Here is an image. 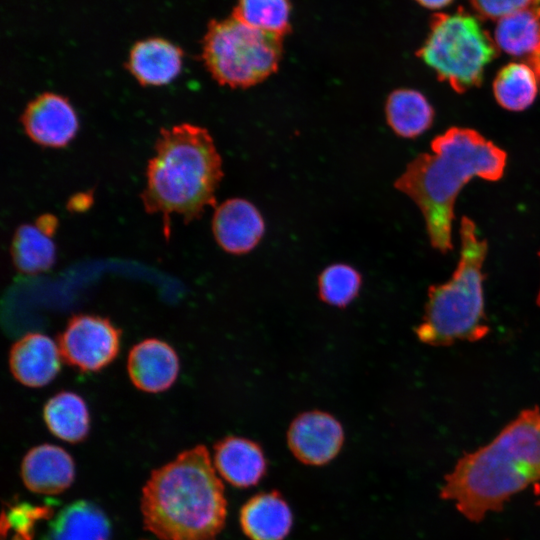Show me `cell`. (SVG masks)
Instances as JSON below:
<instances>
[{"instance_id": "obj_1", "label": "cell", "mask_w": 540, "mask_h": 540, "mask_svg": "<svg viewBox=\"0 0 540 540\" xmlns=\"http://www.w3.org/2000/svg\"><path fill=\"white\" fill-rule=\"evenodd\" d=\"M507 154L474 129L451 127L431 142V153L410 161L395 188L420 209L431 245L442 253L452 250L454 205L472 178L497 181Z\"/></svg>"}, {"instance_id": "obj_2", "label": "cell", "mask_w": 540, "mask_h": 540, "mask_svg": "<svg viewBox=\"0 0 540 540\" xmlns=\"http://www.w3.org/2000/svg\"><path fill=\"white\" fill-rule=\"evenodd\" d=\"M536 481H540L537 407L522 411L490 443L460 458L445 477L440 494L466 518L478 522Z\"/></svg>"}, {"instance_id": "obj_3", "label": "cell", "mask_w": 540, "mask_h": 540, "mask_svg": "<svg viewBox=\"0 0 540 540\" xmlns=\"http://www.w3.org/2000/svg\"><path fill=\"white\" fill-rule=\"evenodd\" d=\"M144 526L161 540H215L227 501L205 446L197 445L154 470L143 488Z\"/></svg>"}, {"instance_id": "obj_4", "label": "cell", "mask_w": 540, "mask_h": 540, "mask_svg": "<svg viewBox=\"0 0 540 540\" xmlns=\"http://www.w3.org/2000/svg\"><path fill=\"white\" fill-rule=\"evenodd\" d=\"M154 151L140 198L147 213L161 215L169 238L172 214L189 223L215 205L222 159L208 130L190 123L161 128Z\"/></svg>"}, {"instance_id": "obj_5", "label": "cell", "mask_w": 540, "mask_h": 540, "mask_svg": "<svg viewBox=\"0 0 540 540\" xmlns=\"http://www.w3.org/2000/svg\"><path fill=\"white\" fill-rule=\"evenodd\" d=\"M460 258L452 277L430 286L423 321L416 328L420 341L432 346H449L456 341H477L487 335L482 266L487 241L480 238L473 220L460 222Z\"/></svg>"}, {"instance_id": "obj_6", "label": "cell", "mask_w": 540, "mask_h": 540, "mask_svg": "<svg viewBox=\"0 0 540 540\" xmlns=\"http://www.w3.org/2000/svg\"><path fill=\"white\" fill-rule=\"evenodd\" d=\"M283 39L253 28L232 15L213 19L202 39L201 59L218 84L249 88L278 70Z\"/></svg>"}, {"instance_id": "obj_7", "label": "cell", "mask_w": 540, "mask_h": 540, "mask_svg": "<svg viewBox=\"0 0 540 540\" xmlns=\"http://www.w3.org/2000/svg\"><path fill=\"white\" fill-rule=\"evenodd\" d=\"M499 50L474 16L458 11L433 15L428 36L416 55L440 81L464 93L482 83L485 67Z\"/></svg>"}, {"instance_id": "obj_8", "label": "cell", "mask_w": 540, "mask_h": 540, "mask_svg": "<svg viewBox=\"0 0 540 540\" xmlns=\"http://www.w3.org/2000/svg\"><path fill=\"white\" fill-rule=\"evenodd\" d=\"M121 330L108 318L73 315L58 337L62 359L83 372H97L117 357Z\"/></svg>"}, {"instance_id": "obj_9", "label": "cell", "mask_w": 540, "mask_h": 540, "mask_svg": "<svg viewBox=\"0 0 540 540\" xmlns=\"http://www.w3.org/2000/svg\"><path fill=\"white\" fill-rule=\"evenodd\" d=\"M26 135L38 145L65 147L76 135L79 121L69 100L53 92L32 99L20 116Z\"/></svg>"}, {"instance_id": "obj_10", "label": "cell", "mask_w": 540, "mask_h": 540, "mask_svg": "<svg viewBox=\"0 0 540 540\" xmlns=\"http://www.w3.org/2000/svg\"><path fill=\"white\" fill-rule=\"evenodd\" d=\"M287 441L300 462L321 466L337 456L343 445L344 432L331 414L309 411L297 416L290 424Z\"/></svg>"}, {"instance_id": "obj_11", "label": "cell", "mask_w": 540, "mask_h": 540, "mask_svg": "<svg viewBox=\"0 0 540 540\" xmlns=\"http://www.w3.org/2000/svg\"><path fill=\"white\" fill-rule=\"evenodd\" d=\"M212 231L226 252L241 255L253 250L265 232V221L258 208L243 198H231L216 207Z\"/></svg>"}, {"instance_id": "obj_12", "label": "cell", "mask_w": 540, "mask_h": 540, "mask_svg": "<svg viewBox=\"0 0 540 540\" xmlns=\"http://www.w3.org/2000/svg\"><path fill=\"white\" fill-rule=\"evenodd\" d=\"M127 370L136 388L148 393H159L175 383L180 361L170 344L149 338L132 347L127 359Z\"/></svg>"}, {"instance_id": "obj_13", "label": "cell", "mask_w": 540, "mask_h": 540, "mask_svg": "<svg viewBox=\"0 0 540 540\" xmlns=\"http://www.w3.org/2000/svg\"><path fill=\"white\" fill-rule=\"evenodd\" d=\"M61 358L59 346L50 337L31 332L11 346L9 368L18 382L39 388L56 378L61 369Z\"/></svg>"}, {"instance_id": "obj_14", "label": "cell", "mask_w": 540, "mask_h": 540, "mask_svg": "<svg viewBox=\"0 0 540 540\" xmlns=\"http://www.w3.org/2000/svg\"><path fill=\"white\" fill-rule=\"evenodd\" d=\"M183 55L171 41L149 37L131 47L125 67L141 86H164L180 74Z\"/></svg>"}, {"instance_id": "obj_15", "label": "cell", "mask_w": 540, "mask_h": 540, "mask_svg": "<svg viewBox=\"0 0 540 540\" xmlns=\"http://www.w3.org/2000/svg\"><path fill=\"white\" fill-rule=\"evenodd\" d=\"M21 476L32 492L59 494L72 484L75 465L72 457L61 447L42 444L33 447L24 456Z\"/></svg>"}, {"instance_id": "obj_16", "label": "cell", "mask_w": 540, "mask_h": 540, "mask_svg": "<svg viewBox=\"0 0 540 540\" xmlns=\"http://www.w3.org/2000/svg\"><path fill=\"white\" fill-rule=\"evenodd\" d=\"M213 460L218 473L239 488L256 485L267 470V461L261 447L243 437L229 436L217 442Z\"/></svg>"}, {"instance_id": "obj_17", "label": "cell", "mask_w": 540, "mask_h": 540, "mask_svg": "<svg viewBox=\"0 0 540 540\" xmlns=\"http://www.w3.org/2000/svg\"><path fill=\"white\" fill-rule=\"evenodd\" d=\"M292 524L291 509L278 491L254 495L240 511L242 531L250 540H284Z\"/></svg>"}, {"instance_id": "obj_18", "label": "cell", "mask_w": 540, "mask_h": 540, "mask_svg": "<svg viewBox=\"0 0 540 540\" xmlns=\"http://www.w3.org/2000/svg\"><path fill=\"white\" fill-rule=\"evenodd\" d=\"M110 522L104 512L88 501H76L50 522L40 540H107Z\"/></svg>"}, {"instance_id": "obj_19", "label": "cell", "mask_w": 540, "mask_h": 540, "mask_svg": "<svg viewBox=\"0 0 540 540\" xmlns=\"http://www.w3.org/2000/svg\"><path fill=\"white\" fill-rule=\"evenodd\" d=\"M385 115L395 134L403 138H415L432 125L434 109L420 91L400 88L387 97Z\"/></svg>"}, {"instance_id": "obj_20", "label": "cell", "mask_w": 540, "mask_h": 540, "mask_svg": "<svg viewBox=\"0 0 540 540\" xmlns=\"http://www.w3.org/2000/svg\"><path fill=\"white\" fill-rule=\"evenodd\" d=\"M43 418L50 432L61 440L77 443L90 429V414L84 399L77 393L61 391L44 405Z\"/></svg>"}, {"instance_id": "obj_21", "label": "cell", "mask_w": 540, "mask_h": 540, "mask_svg": "<svg viewBox=\"0 0 540 540\" xmlns=\"http://www.w3.org/2000/svg\"><path fill=\"white\" fill-rule=\"evenodd\" d=\"M10 252L14 266L26 274L48 271L56 261V247L50 236L31 224L17 227Z\"/></svg>"}, {"instance_id": "obj_22", "label": "cell", "mask_w": 540, "mask_h": 540, "mask_svg": "<svg viewBox=\"0 0 540 540\" xmlns=\"http://www.w3.org/2000/svg\"><path fill=\"white\" fill-rule=\"evenodd\" d=\"M494 40L500 50L525 59L540 42V6L497 21Z\"/></svg>"}, {"instance_id": "obj_23", "label": "cell", "mask_w": 540, "mask_h": 540, "mask_svg": "<svg viewBox=\"0 0 540 540\" xmlns=\"http://www.w3.org/2000/svg\"><path fill=\"white\" fill-rule=\"evenodd\" d=\"M539 83L526 63L512 62L502 67L494 81L493 94L497 103L510 111H523L534 102Z\"/></svg>"}, {"instance_id": "obj_24", "label": "cell", "mask_w": 540, "mask_h": 540, "mask_svg": "<svg viewBox=\"0 0 540 540\" xmlns=\"http://www.w3.org/2000/svg\"><path fill=\"white\" fill-rule=\"evenodd\" d=\"M231 15L253 28L282 37L292 29L289 0H238Z\"/></svg>"}, {"instance_id": "obj_25", "label": "cell", "mask_w": 540, "mask_h": 540, "mask_svg": "<svg viewBox=\"0 0 540 540\" xmlns=\"http://www.w3.org/2000/svg\"><path fill=\"white\" fill-rule=\"evenodd\" d=\"M361 283V275L354 267L343 263L332 264L319 276V295L332 306L344 307L358 295Z\"/></svg>"}, {"instance_id": "obj_26", "label": "cell", "mask_w": 540, "mask_h": 540, "mask_svg": "<svg viewBox=\"0 0 540 540\" xmlns=\"http://www.w3.org/2000/svg\"><path fill=\"white\" fill-rule=\"evenodd\" d=\"M470 3L479 16L494 21L540 6V0H470Z\"/></svg>"}, {"instance_id": "obj_27", "label": "cell", "mask_w": 540, "mask_h": 540, "mask_svg": "<svg viewBox=\"0 0 540 540\" xmlns=\"http://www.w3.org/2000/svg\"><path fill=\"white\" fill-rule=\"evenodd\" d=\"M57 218L52 214H43L39 216L35 225L48 236H52L57 228Z\"/></svg>"}, {"instance_id": "obj_28", "label": "cell", "mask_w": 540, "mask_h": 540, "mask_svg": "<svg viewBox=\"0 0 540 540\" xmlns=\"http://www.w3.org/2000/svg\"><path fill=\"white\" fill-rule=\"evenodd\" d=\"M524 63L529 65L534 71L537 77V80L539 83V89H540V42L538 43L536 48L533 50V52L525 58Z\"/></svg>"}, {"instance_id": "obj_29", "label": "cell", "mask_w": 540, "mask_h": 540, "mask_svg": "<svg viewBox=\"0 0 540 540\" xmlns=\"http://www.w3.org/2000/svg\"><path fill=\"white\" fill-rule=\"evenodd\" d=\"M91 196H88V194H79L73 196L69 202L68 206L70 207V210L73 211H82L84 209H87L88 206L91 204Z\"/></svg>"}, {"instance_id": "obj_30", "label": "cell", "mask_w": 540, "mask_h": 540, "mask_svg": "<svg viewBox=\"0 0 540 540\" xmlns=\"http://www.w3.org/2000/svg\"><path fill=\"white\" fill-rule=\"evenodd\" d=\"M420 5L429 8V9H440L448 4H450L453 0H415Z\"/></svg>"}, {"instance_id": "obj_31", "label": "cell", "mask_w": 540, "mask_h": 540, "mask_svg": "<svg viewBox=\"0 0 540 540\" xmlns=\"http://www.w3.org/2000/svg\"><path fill=\"white\" fill-rule=\"evenodd\" d=\"M539 256H540V252H539ZM537 304L540 306V291L537 296Z\"/></svg>"}]
</instances>
